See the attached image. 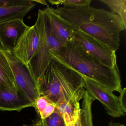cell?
<instances>
[{
	"label": "cell",
	"instance_id": "1",
	"mask_svg": "<svg viewBox=\"0 0 126 126\" xmlns=\"http://www.w3.org/2000/svg\"><path fill=\"white\" fill-rule=\"evenodd\" d=\"M47 8L67 27L94 37L116 51L120 46V33L126 26L117 15L104 9L90 6L76 8Z\"/></svg>",
	"mask_w": 126,
	"mask_h": 126
},
{
	"label": "cell",
	"instance_id": "2",
	"mask_svg": "<svg viewBox=\"0 0 126 126\" xmlns=\"http://www.w3.org/2000/svg\"><path fill=\"white\" fill-rule=\"evenodd\" d=\"M51 58L74 69L101 86L120 93L122 90L118 66L106 67L87 53L74 40L50 52Z\"/></svg>",
	"mask_w": 126,
	"mask_h": 126
},
{
	"label": "cell",
	"instance_id": "3",
	"mask_svg": "<svg viewBox=\"0 0 126 126\" xmlns=\"http://www.w3.org/2000/svg\"><path fill=\"white\" fill-rule=\"evenodd\" d=\"M36 82L40 96L56 106L69 101L79 102L86 92L82 75L52 58Z\"/></svg>",
	"mask_w": 126,
	"mask_h": 126
},
{
	"label": "cell",
	"instance_id": "4",
	"mask_svg": "<svg viewBox=\"0 0 126 126\" xmlns=\"http://www.w3.org/2000/svg\"><path fill=\"white\" fill-rule=\"evenodd\" d=\"M39 39L37 53L32 60L29 67L36 81L45 70L51 59L50 52L56 50L63 45L53 36L48 18L43 10L38 11L35 24Z\"/></svg>",
	"mask_w": 126,
	"mask_h": 126
},
{
	"label": "cell",
	"instance_id": "5",
	"mask_svg": "<svg viewBox=\"0 0 126 126\" xmlns=\"http://www.w3.org/2000/svg\"><path fill=\"white\" fill-rule=\"evenodd\" d=\"M0 50L10 65L17 86L34 104L35 101L40 95L36 80L29 67L17 59L12 51L0 47Z\"/></svg>",
	"mask_w": 126,
	"mask_h": 126
},
{
	"label": "cell",
	"instance_id": "6",
	"mask_svg": "<svg viewBox=\"0 0 126 126\" xmlns=\"http://www.w3.org/2000/svg\"><path fill=\"white\" fill-rule=\"evenodd\" d=\"M82 76L84 88L91 96L101 103L107 114L115 118L125 116L126 107L122 103L119 96L116 95L113 91Z\"/></svg>",
	"mask_w": 126,
	"mask_h": 126
},
{
	"label": "cell",
	"instance_id": "7",
	"mask_svg": "<svg viewBox=\"0 0 126 126\" xmlns=\"http://www.w3.org/2000/svg\"><path fill=\"white\" fill-rule=\"evenodd\" d=\"M73 39L88 54L106 67L118 66L116 51L94 37L79 31H74Z\"/></svg>",
	"mask_w": 126,
	"mask_h": 126
},
{
	"label": "cell",
	"instance_id": "8",
	"mask_svg": "<svg viewBox=\"0 0 126 126\" xmlns=\"http://www.w3.org/2000/svg\"><path fill=\"white\" fill-rule=\"evenodd\" d=\"M39 39L35 25L29 26L20 38L12 51L15 56L26 66H29L37 53Z\"/></svg>",
	"mask_w": 126,
	"mask_h": 126
},
{
	"label": "cell",
	"instance_id": "9",
	"mask_svg": "<svg viewBox=\"0 0 126 126\" xmlns=\"http://www.w3.org/2000/svg\"><path fill=\"white\" fill-rule=\"evenodd\" d=\"M29 26L23 19H15L0 23V47L12 51Z\"/></svg>",
	"mask_w": 126,
	"mask_h": 126
},
{
	"label": "cell",
	"instance_id": "10",
	"mask_svg": "<svg viewBox=\"0 0 126 126\" xmlns=\"http://www.w3.org/2000/svg\"><path fill=\"white\" fill-rule=\"evenodd\" d=\"M34 107L33 103L17 87L0 90V110L20 112L28 107Z\"/></svg>",
	"mask_w": 126,
	"mask_h": 126
},
{
	"label": "cell",
	"instance_id": "11",
	"mask_svg": "<svg viewBox=\"0 0 126 126\" xmlns=\"http://www.w3.org/2000/svg\"><path fill=\"white\" fill-rule=\"evenodd\" d=\"M43 10L48 18L51 31L56 39L63 45L73 40L74 31L67 27L57 16L47 7Z\"/></svg>",
	"mask_w": 126,
	"mask_h": 126
},
{
	"label": "cell",
	"instance_id": "12",
	"mask_svg": "<svg viewBox=\"0 0 126 126\" xmlns=\"http://www.w3.org/2000/svg\"><path fill=\"white\" fill-rule=\"evenodd\" d=\"M36 6L34 0H30L27 3L19 5L0 6V23L15 19H23Z\"/></svg>",
	"mask_w": 126,
	"mask_h": 126
},
{
	"label": "cell",
	"instance_id": "13",
	"mask_svg": "<svg viewBox=\"0 0 126 126\" xmlns=\"http://www.w3.org/2000/svg\"><path fill=\"white\" fill-rule=\"evenodd\" d=\"M79 102L69 101L56 105L55 111L63 118L66 126H75L80 117Z\"/></svg>",
	"mask_w": 126,
	"mask_h": 126
},
{
	"label": "cell",
	"instance_id": "14",
	"mask_svg": "<svg viewBox=\"0 0 126 126\" xmlns=\"http://www.w3.org/2000/svg\"><path fill=\"white\" fill-rule=\"evenodd\" d=\"M17 87L10 65L0 50V90Z\"/></svg>",
	"mask_w": 126,
	"mask_h": 126
},
{
	"label": "cell",
	"instance_id": "15",
	"mask_svg": "<svg viewBox=\"0 0 126 126\" xmlns=\"http://www.w3.org/2000/svg\"><path fill=\"white\" fill-rule=\"evenodd\" d=\"M95 100L86 91L80 110V121L82 126H94L92 106Z\"/></svg>",
	"mask_w": 126,
	"mask_h": 126
},
{
	"label": "cell",
	"instance_id": "16",
	"mask_svg": "<svg viewBox=\"0 0 126 126\" xmlns=\"http://www.w3.org/2000/svg\"><path fill=\"white\" fill-rule=\"evenodd\" d=\"M99 1L107 5L111 12L118 15L126 26V0H99Z\"/></svg>",
	"mask_w": 126,
	"mask_h": 126
},
{
	"label": "cell",
	"instance_id": "17",
	"mask_svg": "<svg viewBox=\"0 0 126 126\" xmlns=\"http://www.w3.org/2000/svg\"><path fill=\"white\" fill-rule=\"evenodd\" d=\"M47 1L51 5L58 7L62 5L65 8H76L90 6L92 0H49Z\"/></svg>",
	"mask_w": 126,
	"mask_h": 126
},
{
	"label": "cell",
	"instance_id": "18",
	"mask_svg": "<svg viewBox=\"0 0 126 126\" xmlns=\"http://www.w3.org/2000/svg\"><path fill=\"white\" fill-rule=\"evenodd\" d=\"M45 120L47 126H66L62 116L55 111Z\"/></svg>",
	"mask_w": 126,
	"mask_h": 126
},
{
	"label": "cell",
	"instance_id": "19",
	"mask_svg": "<svg viewBox=\"0 0 126 126\" xmlns=\"http://www.w3.org/2000/svg\"><path fill=\"white\" fill-rule=\"evenodd\" d=\"M50 102H51L44 96H40L36 99L34 103V107L39 115L42 113L44 110Z\"/></svg>",
	"mask_w": 126,
	"mask_h": 126
},
{
	"label": "cell",
	"instance_id": "20",
	"mask_svg": "<svg viewBox=\"0 0 126 126\" xmlns=\"http://www.w3.org/2000/svg\"><path fill=\"white\" fill-rule=\"evenodd\" d=\"M30 0H0V6H9L19 5L28 2Z\"/></svg>",
	"mask_w": 126,
	"mask_h": 126
},
{
	"label": "cell",
	"instance_id": "21",
	"mask_svg": "<svg viewBox=\"0 0 126 126\" xmlns=\"http://www.w3.org/2000/svg\"><path fill=\"white\" fill-rule=\"evenodd\" d=\"M55 108L56 105L53 103L51 102L46 107L42 113L39 115L40 118L43 120L45 119L51 115L54 112Z\"/></svg>",
	"mask_w": 126,
	"mask_h": 126
},
{
	"label": "cell",
	"instance_id": "22",
	"mask_svg": "<svg viewBox=\"0 0 126 126\" xmlns=\"http://www.w3.org/2000/svg\"><path fill=\"white\" fill-rule=\"evenodd\" d=\"M22 126H47L46 124L45 121V119H41L40 118L34 123L30 125H23Z\"/></svg>",
	"mask_w": 126,
	"mask_h": 126
},
{
	"label": "cell",
	"instance_id": "23",
	"mask_svg": "<svg viewBox=\"0 0 126 126\" xmlns=\"http://www.w3.org/2000/svg\"><path fill=\"white\" fill-rule=\"evenodd\" d=\"M109 126H125L124 124H120L119 122L114 123V122H110L109 124Z\"/></svg>",
	"mask_w": 126,
	"mask_h": 126
},
{
	"label": "cell",
	"instance_id": "24",
	"mask_svg": "<svg viewBox=\"0 0 126 126\" xmlns=\"http://www.w3.org/2000/svg\"><path fill=\"white\" fill-rule=\"evenodd\" d=\"M35 3L37 2V3H40L42 5H48L45 0H34Z\"/></svg>",
	"mask_w": 126,
	"mask_h": 126
},
{
	"label": "cell",
	"instance_id": "25",
	"mask_svg": "<svg viewBox=\"0 0 126 126\" xmlns=\"http://www.w3.org/2000/svg\"><path fill=\"white\" fill-rule=\"evenodd\" d=\"M75 126H82L81 124V121H80V117H79L78 121L76 123V124L75 125Z\"/></svg>",
	"mask_w": 126,
	"mask_h": 126
}]
</instances>
